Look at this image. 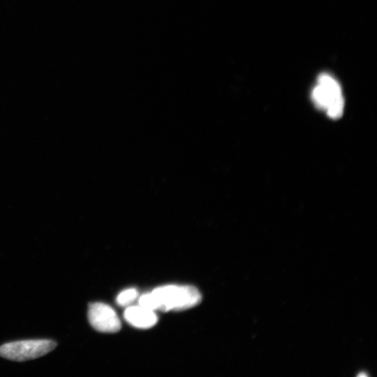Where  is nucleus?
<instances>
[{
    "mask_svg": "<svg viewBox=\"0 0 377 377\" xmlns=\"http://www.w3.org/2000/svg\"><path fill=\"white\" fill-rule=\"evenodd\" d=\"M152 293L156 311H182L200 304L202 296L193 286L166 285L155 289Z\"/></svg>",
    "mask_w": 377,
    "mask_h": 377,
    "instance_id": "obj_1",
    "label": "nucleus"
},
{
    "mask_svg": "<svg viewBox=\"0 0 377 377\" xmlns=\"http://www.w3.org/2000/svg\"><path fill=\"white\" fill-rule=\"evenodd\" d=\"M312 99L316 107L326 112L332 119L343 115L345 99L341 85L328 73L319 75L313 90Z\"/></svg>",
    "mask_w": 377,
    "mask_h": 377,
    "instance_id": "obj_2",
    "label": "nucleus"
},
{
    "mask_svg": "<svg viewBox=\"0 0 377 377\" xmlns=\"http://www.w3.org/2000/svg\"><path fill=\"white\" fill-rule=\"evenodd\" d=\"M56 347L57 343L49 339L14 342L0 347V356L13 361L23 362L44 356Z\"/></svg>",
    "mask_w": 377,
    "mask_h": 377,
    "instance_id": "obj_3",
    "label": "nucleus"
},
{
    "mask_svg": "<svg viewBox=\"0 0 377 377\" xmlns=\"http://www.w3.org/2000/svg\"><path fill=\"white\" fill-rule=\"evenodd\" d=\"M88 319L93 328L101 332L114 333L121 329V322L116 311L102 303L89 306Z\"/></svg>",
    "mask_w": 377,
    "mask_h": 377,
    "instance_id": "obj_4",
    "label": "nucleus"
},
{
    "mask_svg": "<svg viewBox=\"0 0 377 377\" xmlns=\"http://www.w3.org/2000/svg\"><path fill=\"white\" fill-rule=\"evenodd\" d=\"M124 317L131 326L140 329L152 328L158 321V317L155 311L141 306L127 308L124 313Z\"/></svg>",
    "mask_w": 377,
    "mask_h": 377,
    "instance_id": "obj_5",
    "label": "nucleus"
},
{
    "mask_svg": "<svg viewBox=\"0 0 377 377\" xmlns=\"http://www.w3.org/2000/svg\"><path fill=\"white\" fill-rule=\"evenodd\" d=\"M138 293L135 289H129L121 292L117 298L119 306L126 307L134 303L138 297Z\"/></svg>",
    "mask_w": 377,
    "mask_h": 377,
    "instance_id": "obj_6",
    "label": "nucleus"
}]
</instances>
